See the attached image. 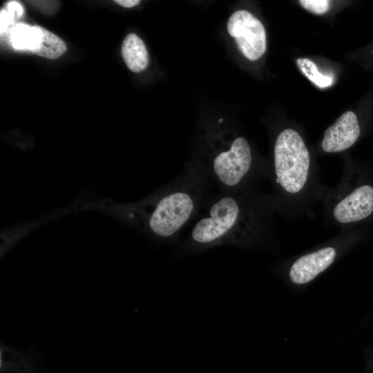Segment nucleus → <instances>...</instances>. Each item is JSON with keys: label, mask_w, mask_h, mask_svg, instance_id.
Here are the masks:
<instances>
[{"label": "nucleus", "mask_w": 373, "mask_h": 373, "mask_svg": "<svg viewBox=\"0 0 373 373\" xmlns=\"http://www.w3.org/2000/svg\"><path fill=\"white\" fill-rule=\"evenodd\" d=\"M299 3L305 9L316 15L327 12L330 7V1L327 0H300Z\"/></svg>", "instance_id": "nucleus-12"}, {"label": "nucleus", "mask_w": 373, "mask_h": 373, "mask_svg": "<svg viewBox=\"0 0 373 373\" xmlns=\"http://www.w3.org/2000/svg\"><path fill=\"white\" fill-rule=\"evenodd\" d=\"M121 54L126 66L134 73L144 70L149 65L146 47L142 39L135 33H130L124 38Z\"/></svg>", "instance_id": "nucleus-8"}, {"label": "nucleus", "mask_w": 373, "mask_h": 373, "mask_svg": "<svg viewBox=\"0 0 373 373\" xmlns=\"http://www.w3.org/2000/svg\"><path fill=\"white\" fill-rule=\"evenodd\" d=\"M6 10L14 20L16 17H20L23 12L21 5L17 1H10L8 3Z\"/></svg>", "instance_id": "nucleus-13"}, {"label": "nucleus", "mask_w": 373, "mask_h": 373, "mask_svg": "<svg viewBox=\"0 0 373 373\" xmlns=\"http://www.w3.org/2000/svg\"><path fill=\"white\" fill-rule=\"evenodd\" d=\"M373 212V186L367 184L355 188L334 205L332 216L340 224L362 220Z\"/></svg>", "instance_id": "nucleus-5"}, {"label": "nucleus", "mask_w": 373, "mask_h": 373, "mask_svg": "<svg viewBox=\"0 0 373 373\" xmlns=\"http://www.w3.org/2000/svg\"><path fill=\"white\" fill-rule=\"evenodd\" d=\"M38 33L35 26L19 23L15 25L10 31V41L17 50L32 51L38 43Z\"/></svg>", "instance_id": "nucleus-10"}, {"label": "nucleus", "mask_w": 373, "mask_h": 373, "mask_svg": "<svg viewBox=\"0 0 373 373\" xmlns=\"http://www.w3.org/2000/svg\"><path fill=\"white\" fill-rule=\"evenodd\" d=\"M193 162L174 180L146 198L115 207V213L158 243H173L213 192Z\"/></svg>", "instance_id": "nucleus-2"}, {"label": "nucleus", "mask_w": 373, "mask_h": 373, "mask_svg": "<svg viewBox=\"0 0 373 373\" xmlns=\"http://www.w3.org/2000/svg\"><path fill=\"white\" fill-rule=\"evenodd\" d=\"M356 115L347 111L325 131L321 148L325 153L341 152L352 146L360 135Z\"/></svg>", "instance_id": "nucleus-7"}, {"label": "nucleus", "mask_w": 373, "mask_h": 373, "mask_svg": "<svg viewBox=\"0 0 373 373\" xmlns=\"http://www.w3.org/2000/svg\"><path fill=\"white\" fill-rule=\"evenodd\" d=\"M1 33L6 32L14 19L5 9L1 10Z\"/></svg>", "instance_id": "nucleus-14"}, {"label": "nucleus", "mask_w": 373, "mask_h": 373, "mask_svg": "<svg viewBox=\"0 0 373 373\" xmlns=\"http://www.w3.org/2000/svg\"><path fill=\"white\" fill-rule=\"evenodd\" d=\"M296 64L303 74L317 87L325 88L333 84L334 76L321 73L316 65L309 59L298 58Z\"/></svg>", "instance_id": "nucleus-11"}, {"label": "nucleus", "mask_w": 373, "mask_h": 373, "mask_svg": "<svg viewBox=\"0 0 373 373\" xmlns=\"http://www.w3.org/2000/svg\"><path fill=\"white\" fill-rule=\"evenodd\" d=\"M270 202L252 187L233 192H212L192 221L179 249L183 255L230 245L252 247L260 244L269 224Z\"/></svg>", "instance_id": "nucleus-1"}, {"label": "nucleus", "mask_w": 373, "mask_h": 373, "mask_svg": "<svg viewBox=\"0 0 373 373\" xmlns=\"http://www.w3.org/2000/svg\"><path fill=\"white\" fill-rule=\"evenodd\" d=\"M38 33V43L32 53L50 59L61 57L67 49L66 43L57 35L46 28L35 26Z\"/></svg>", "instance_id": "nucleus-9"}, {"label": "nucleus", "mask_w": 373, "mask_h": 373, "mask_svg": "<svg viewBox=\"0 0 373 373\" xmlns=\"http://www.w3.org/2000/svg\"><path fill=\"white\" fill-rule=\"evenodd\" d=\"M337 251L326 247L306 254L296 260L289 268V277L296 285L309 283L327 269L335 260Z\"/></svg>", "instance_id": "nucleus-6"}, {"label": "nucleus", "mask_w": 373, "mask_h": 373, "mask_svg": "<svg viewBox=\"0 0 373 373\" xmlns=\"http://www.w3.org/2000/svg\"><path fill=\"white\" fill-rule=\"evenodd\" d=\"M227 31L235 39L242 55L250 61L258 59L266 50V33L261 21L246 10L233 12Z\"/></svg>", "instance_id": "nucleus-4"}, {"label": "nucleus", "mask_w": 373, "mask_h": 373, "mask_svg": "<svg viewBox=\"0 0 373 373\" xmlns=\"http://www.w3.org/2000/svg\"><path fill=\"white\" fill-rule=\"evenodd\" d=\"M271 170L276 189L288 197L298 196L309 185L312 170L310 155L296 130L285 128L278 135Z\"/></svg>", "instance_id": "nucleus-3"}, {"label": "nucleus", "mask_w": 373, "mask_h": 373, "mask_svg": "<svg viewBox=\"0 0 373 373\" xmlns=\"http://www.w3.org/2000/svg\"><path fill=\"white\" fill-rule=\"evenodd\" d=\"M114 1L124 8H133L140 3L139 0H115Z\"/></svg>", "instance_id": "nucleus-15"}]
</instances>
